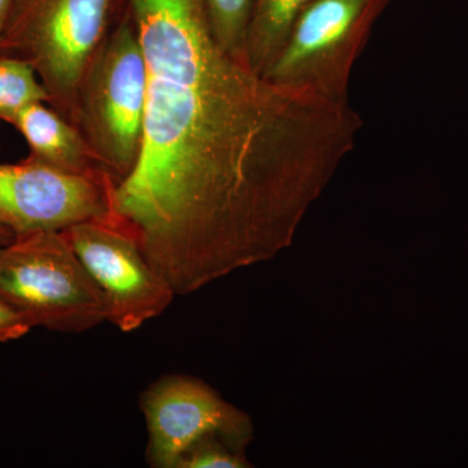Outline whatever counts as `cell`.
I'll list each match as a JSON object with an SVG mask.
<instances>
[{
	"mask_svg": "<svg viewBox=\"0 0 468 468\" xmlns=\"http://www.w3.org/2000/svg\"><path fill=\"white\" fill-rule=\"evenodd\" d=\"M250 466L243 452L234 451L217 436H208L190 446L176 468H245Z\"/></svg>",
	"mask_w": 468,
	"mask_h": 468,
	"instance_id": "4fadbf2b",
	"label": "cell"
},
{
	"mask_svg": "<svg viewBox=\"0 0 468 468\" xmlns=\"http://www.w3.org/2000/svg\"><path fill=\"white\" fill-rule=\"evenodd\" d=\"M0 300L32 328L81 334L109 320L103 294L64 232L27 234L0 246Z\"/></svg>",
	"mask_w": 468,
	"mask_h": 468,
	"instance_id": "277c9868",
	"label": "cell"
},
{
	"mask_svg": "<svg viewBox=\"0 0 468 468\" xmlns=\"http://www.w3.org/2000/svg\"><path fill=\"white\" fill-rule=\"evenodd\" d=\"M115 185L110 175L67 174L29 156L0 163V226L18 237L110 218Z\"/></svg>",
	"mask_w": 468,
	"mask_h": 468,
	"instance_id": "52a82bcc",
	"label": "cell"
},
{
	"mask_svg": "<svg viewBox=\"0 0 468 468\" xmlns=\"http://www.w3.org/2000/svg\"><path fill=\"white\" fill-rule=\"evenodd\" d=\"M9 124L26 140L29 158L67 174L110 175L79 128L46 101L21 110Z\"/></svg>",
	"mask_w": 468,
	"mask_h": 468,
	"instance_id": "9c48e42d",
	"label": "cell"
},
{
	"mask_svg": "<svg viewBox=\"0 0 468 468\" xmlns=\"http://www.w3.org/2000/svg\"><path fill=\"white\" fill-rule=\"evenodd\" d=\"M313 0H254L248 34V64L263 76L284 48L295 21Z\"/></svg>",
	"mask_w": 468,
	"mask_h": 468,
	"instance_id": "30bf717a",
	"label": "cell"
},
{
	"mask_svg": "<svg viewBox=\"0 0 468 468\" xmlns=\"http://www.w3.org/2000/svg\"><path fill=\"white\" fill-rule=\"evenodd\" d=\"M32 331V325L17 311L0 300V343L18 340Z\"/></svg>",
	"mask_w": 468,
	"mask_h": 468,
	"instance_id": "5bb4252c",
	"label": "cell"
},
{
	"mask_svg": "<svg viewBox=\"0 0 468 468\" xmlns=\"http://www.w3.org/2000/svg\"><path fill=\"white\" fill-rule=\"evenodd\" d=\"M390 0H313L264 77L347 103L351 72Z\"/></svg>",
	"mask_w": 468,
	"mask_h": 468,
	"instance_id": "5b68a950",
	"label": "cell"
},
{
	"mask_svg": "<svg viewBox=\"0 0 468 468\" xmlns=\"http://www.w3.org/2000/svg\"><path fill=\"white\" fill-rule=\"evenodd\" d=\"M119 5L120 0H14L0 55L27 61L48 91V103L75 125L80 81Z\"/></svg>",
	"mask_w": 468,
	"mask_h": 468,
	"instance_id": "3957f363",
	"label": "cell"
},
{
	"mask_svg": "<svg viewBox=\"0 0 468 468\" xmlns=\"http://www.w3.org/2000/svg\"><path fill=\"white\" fill-rule=\"evenodd\" d=\"M147 68L143 144L110 220L176 294L272 260L354 150L349 103L275 84L227 54L202 0H122Z\"/></svg>",
	"mask_w": 468,
	"mask_h": 468,
	"instance_id": "6da1fadb",
	"label": "cell"
},
{
	"mask_svg": "<svg viewBox=\"0 0 468 468\" xmlns=\"http://www.w3.org/2000/svg\"><path fill=\"white\" fill-rule=\"evenodd\" d=\"M15 234L7 228L0 226V246L7 245V243L14 241Z\"/></svg>",
	"mask_w": 468,
	"mask_h": 468,
	"instance_id": "2e32d148",
	"label": "cell"
},
{
	"mask_svg": "<svg viewBox=\"0 0 468 468\" xmlns=\"http://www.w3.org/2000/svg\"><path fill=\"white\" fill-rule=\"evenodd\" d=\"M209 29L229 57L248 64V34L254 0H202Z\"/></svg>",
	"mask_w": 468,
	"mask_h": 468,
	"instance_id": "8fae6325",
	"label": "cell"
},
{
	"mask_svg": "<svg viewBox=\"0 0 468 468\" xmlns=\"http://www.w3.org/2000/svg\"><path fill=\"white\" fill-rule=\"evenodd\" d=\"M120 11L80 81L75 113L76 128L116 184L140 155L147 95L140 37L122 0Z\"/></svg>",
	"mask_w": 468,
	"mask_h": 468,
	"instance_id": "7a4b0ae2",
	"label": "cell"
},
{
	"mask_svg": "<svg viewBox=\"0 0 468 468\" xmlns=\"http://www.w3.org/2000/svg\"><path fill=\"white\" fill-rule=\"evenodd\" d=\"M12 3L14 0H0V39H2L3 32L7 24L9 12H11Z\"/></svg>",
	"mask_w": 468,
	"mask_h": 468,
	"instance_id": "9a60e30c",
	"label": "cell"
},
{
	"mask_svg": "<svg viewBox=\"0 0 468 468\" xmlns=\"http://www.w3.org/2000/svg\"><path fill=\"white\" fill-rule=\"evenodd\" d=\"M64 234L106 300L107 322L119 331L129 334L162 315L177 295L133 237L110 218L77 224Z\"/></svg>",
	"mask_w": 468,
	"mask_h": 468,
	"instance_id": "8992f818",
	"label": "cell"
},
{
	"mask_svg": "<svg viewBox=\"0 0 468 468\" xmlns=\"http://www.w3.org/2000/svg\"><path fill=\"white\" fill-rule=\"evenodd\" d=\"M151 467L176 468L185 452L208 436H217L237 452L252 439L249 415L228 403L217 390L196 378L167 375L141 394Z\"/></svg>",
	"mask_w": 468,
	"mask_h": 468,
	"instance_id": "ba28073f",
	"label": "cell"
},
{
	"mask_svg": "<svg viewBox=\"0 0 468 468\" xmlns=\"http://www.w3.org/2000/svg\"><path fill=\"white\" fill-rule=\"evenodd\" d=\"M48 101V91L27 61L0 55V122L9 124L21 110Z\"/></svg>",
	"mask_w": 468,
	"mask_h": 468,
	"instance_id": "7c38bea8",
	"label": "cell"
}]
</instances>
